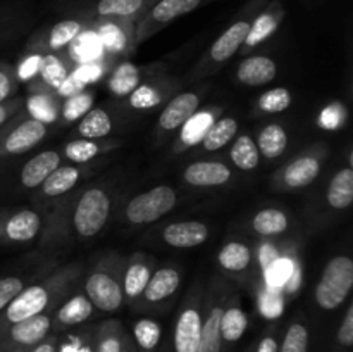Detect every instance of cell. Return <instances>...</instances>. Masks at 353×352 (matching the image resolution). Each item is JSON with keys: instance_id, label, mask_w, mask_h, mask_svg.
Here are the masks:
<instances>
[{"instance_id": "681fc988", "label": "cell", "mask_w": 353, "mask_h": 352, "mask_svg": "<svg viewBox=\"0 0 353 352\" xmlns=\"http://www.w3.org/2000/svg\"><path fill=\"white\" fill-rule=\"evenodd\" d=\"M338 340L345 347H350L353 344V306L348 307L347 314H345L343 324H341L340 331H338Z\"/></svg>"}, {"instance_id": "9a60e30c", "label": "cell", "mask_w": 353, "mask_h": 352, "mask_svg": "<svg viewBox=\"0 0 353 352\" xmlns=\"http://www.w3.org/2000/svg\"><path fill=\"white\" fill-rule=\"evenodd\" d=\"M40 231V216L33 211H21L9 217L6 223V235L14 242H28Z\"/></svg>"}, {"instance_id": "30bf717a", "label": "cell", "mask_w": 353, "mask_h": 352, "mask_svg": "<svg viewBox=\"0 0 353 352\" xmlns=\"http://www.w3.org/2000/svg\"><path fill=\"white\" fill-rule=\"evenodd\" d=\"M231 173L223 162H195L185 171V179L195 186H216L223 185L230 179Z\"/></svg>"}, {"instance_id": "ab89813d", "label": "cell", "mask_w": 353, "mask_h": 352, "mask_svg": "<svg viewBox=\"0 0 353 352\" xmlns=\"http://www.w3.org/2000/svg\"><path fill=\"white\" fill-rule=\"evenodd\" d=\"M28 110L33 116V119L40 121V123H52L55 121V107L47 97L43 95H33L28 100Z\"/></svg>"}, {"instance_id": "52a82bcc", "label": "cell", "mask_w": 353, "mask_h": 352, "mask_svg": "<svg viewBox=\"0 0 353 352\" xmlns=\"http://www.w3.org/2000/svg\"><path fill=\"white\" fill-rule=\"evenodd\" d=\"M202 333V320L195 309H186L176 324V352H196Z\"/></svg>"}, {"instance_id": "f907efd6", "label": "cell", "mask_w": 353, "mask_h": 352, "mask_svg": "<svg viewBox=\"0 0 353 352\" xmlns=\"http://www.w3.org/2000/svg\"><path fill=\"white\" fill-rule=\"evenodd\" d=\"M100 68L97 64H93V62H90V64H83L81 68L76 71V76H78L79 79H81L83 83H92V81H97L100 76Z\"/></svg>"}, {"instance_id": "f1b7e54d", "label": "cell", "mask_w": 353, "mask_h": 352, "mask_svg": "<svg viewBox=\"0 0 353 352\" xmlns=\"http://www.w3.org/2000/svg\"><path fill=\"white\" fill-rule=\"evenodd\" d=\"M219 262L228 271H243L250 262V251L247 245L233 242L219 252Z\"/></svg>"}, {"instance_id": "ba28073f", "label": "cell", "mask_w": 353, "mask_h": 352, "mask_svg": "<svg viewBox=\"0 0 353 352\" xmlns=\"http://www.w3.org/2000/svg\"><path fill=\"white\" fill-rule=\"evenodd\" d=\"M45 137V124L37 119L24 121L23 124L10 131L3 141V148L9 154H23L38 144Z\"/></svg>"}, {"instance_id": "bcb514c9", "label": "cell", "mask_w": 353, "mask_h": 352, "mask_svg": "<svg viewBox=\"0 0 353 352\" xmlns=\"http://www.w3.org/2000/svg\"><path fill=\"white\" fill-rule=\"evenodd\" d=\"M21 292H23V282L19 278L9 276V278L0 280V309L9 306L10 300L19 295Z\"/></svg>"}, {"instance_id": "8992f818", "label": "cell", "mask_w": 353, "mask_h": 352, "mask_svg": "<svg viewBox=\"0 0 353 352\" xmlns=\"http://www.w3.org/2000/svg\"><path fill=\"white\" fill-rule=\"evenodd\" d=\"M205 224L199 221H183V223H172L164 230V240L172 247H196L207 240Z\"/></svg>"}, {"instance_id": "7c38bea8", "label": "cell", "mask_w": 353, "mask_h": 352, "mask_svg": "<svg viewBox=\"0 0 353 352\" xmlns=\"http://www.w3.org/2000/svg\"><path fill=\"white\" fill-rule=\"evenodd\" d=\"M276 76V62L269 57L245 59L238 68V79L245 85L261 86L272 81Z\"/></svg>"}, {"instance_id": "7a4b0ae2", "label": "cell", "mask_w": 353, "mask_h": 352, "mask_svg": "<svg viewBox=\"0 0 353 352\" xmlns=\"http://www.w3.org/2000/svg\"><path fill=\"white\" fill-rule=\"evenodd\" d=\"M176 204V192L171 186H155L141 195L134 197L128 204L126 216L131 223L145 224L154 223L159 217L168 214Z\"/></svg>"}, {"instance_id": "1f68e13d", "label": "cell", "mask_w": 353, "mask_h": 352, "mask_svg": "<svg viewBox=\"0 0 353 352\" xmlns=\"http://www.w3.org/2000/svg\"><path fill=\"white\" fill-rule=\"evenodd\" d=\"M92 314V302L86 297L76 295L59 311V321L64 324H78L90 317Z\"/></svg>"}, {"instance_id": "484cf974", "label": "cell", "mask_w": 353, "mask_h": 352, "mask_svg": "<svg viewBox=\"0 0 353 352\" xmlns=\"http://www.w3.org/2000/svg\"><path fill=\"white\" fill-rule=\"evenodd\" d=\"M247 314L238 307H231V309L223 311L221 316V337L228 342H236L241 338V335L247 330Z\"/></svg>"}, {"instance_id": "9c48e42d", "label": "cell", "mask_w": 353, "mask_h": 352, "mask_svg": "<svg viewBox=\"0 0 353 352\" xmlns=\"http://www.w3.org/2000/svg\"><path fill=\"white\" fill-rule=\"evenodd\" d=\"M199 102L200 100L195 93H181L176 99H172L164 109V113L161 114V119H159L161 128L174 130V128L183 126L196 113Z\"/></svg>"}, {"instance_id": "d4e9b609", "label": "cell", "mask_w": 353, "mask_h": 352, "mask_svg": "<svg viewBox=\"0 0 353 352\" xmlns=\"http://www.w3.org/2000/svg\"><path fill=\"white\" fill-rule=\"evenodd\" d=\"M259 157H261V152H259L257 145L247 135L238 138L234 141L233 148H231V159H233V162L240 169H245V171L257 168Z\"/></svg>"}, {"instance_id": "44dd1931", "label": "cell", "mask_w": 353, "mask_h": 352, "mask_svg": "<svg viewBox=\"0 0 353 352\" xmlns=\"http://www.w3.org/2000/svg\"><path fill=\"white\" fill-rule=\"evenodd\" d=\"M79 178L78 169L72 166H64V168H57L45 178L43 182V193L45 195H61L71 190L76 185Z\"/></svg>"}, {"instance_id": "836d02e7", "label": "cell", "mask_w": 353, "mask_h": 352, "mask_svg": "<svg viewBox=\"0 0 353 352\" xmlns=\"http://www.w3.org/2000/svg\"><path fill=\"white\" fill-rule=\"evenodd\" d=\"M276 26L278 24H276L274 17L269 16V14H262V16H259L255 19L254 24H250V30H248L247 38H245V43L248 47H255V45L264 41L268 37H271L274 33Z\"/></svg>"}, {"instance_id": "7dc6e473", "label": "cell", "mask_w": 353, "mask_h": 352, "mask_svg": "<svg viewBox=\"0 0 353 352\" xmlns=\"http://www.w3.org/2000/svg\"><path fill=\"white\" fill-rule=\"evenodd\" d=\"M292 262L290 261H274L271 266H268V280L272 286L283 285L285 282H288V278L292 276Z\"/></svg>"}, {"instance_id": "8fae6325", "label": "cell", "mask_w": 353, "mask_h": 352, "mask_svg": "<svg viewBox=\"0 0 353 352\" xmlns=\"http://www.w3.org/2000/svg\"><path fill=\"white\" fill-rule=\"evenodd\" d=\"M59 154L54 150H45L41 154H38L37 157H33L31 161L26 162V166L23 168L21 173V182L26 188H34L37 185L45 182L48 175H50L54 169L59 168Z\"/></svg>"}, {"instance_id": "ee69618b", "label": "cell", "mask_w": 353, "mask_h": 352, "mask_svg": "<svg viewBox=\"0 0 353 352\" xmlns=\"http://www.w3.org/2000/svg\"><path fill=\"white\" fill-rule=\"evenodd\" d=\"M97 35H99L100 41H102V47H105L107 50L119 52L126 45V37H124V33L116 24H105V26L100 28Z\"/></svg>"}, {"instance_id": "f35d334b", "label": "cell", "mask_w": 353, "mask_h": 352, "mask_svg": "<svg viewBox=\"0 0 353 352\" xmlns=\"http://www.w3.org/2000/svg\"><path fill=\"white\" fill-rule=\"evenodd\" d=\"M81 31V26H79L78 21H61L54 26L50 33V45L54 48L64 47L65 43L76 38Z\"/></svg>"}, {"instance_id": "f6af8a7d", "label": "cell", "mask_w": 353, "mask_h": 352, "mask_svg": "<svg viewBox=\"0 0 353 352\" xmlns=\"http://www.w3.org/2000/svg\"><path fill=\"white\" fill-rule=\"evenodd\" d=\"M130 102L134 109H150L161 104V95L152 86H138L131 92Z\"/></svg>"}, {"instance_id": "74e56055", "label": "cell", "mask_w": 353, "mask_h": 352, "mask_svg": "<svg viewBox=\"0 0 353 352\" xmlns=\"http://www.w3.org/2000/svg\"><path fill=\"white\" fill-rule=\"evenodd\" d=\"M134 337L143 349H154L161 340V326L152 320H141L134 326Z\"/></svg>"}, {"instance_id": "ffe728a7", "label": "cell", "mask_w": 353, "mask_h": 352, "mask_svg": "<svg viewBox=\"0 0 353 352\" xmlns=\"http://www.w3.org/2000/svg\"><path fill=\"white\" fill-rule=\"evenodd\" d=\"M288 145V135L279 124H269L259 135V152L268 159L279 157Z\"/></svg>"}, {"instance_id": "db71d44e", "label": "cell", "mask_w": 353, "mask_h": 352, "mask_svg": "<svg viewBox=\"0 0 353 352\" xmlns=\"http://www.w3.org/2000/svg\"><path fill=\"white\" fill-rule=\"evenodd\" d=\"M338 123V113L334 109H326L323 113V126L334 128Z\"/></svg>"}, {"instance_id": "f5cc1de1", "label": "cell", "mask_w": 353, "mask_h": 352, "mask_svg": "<svg viewBox=\"0 0 353 352\" xmlns=\"http://www.w3.org/2000/svg\"><path fill=\"white\" fill-rule=\"evenodd\" d=\"M9 93H10L9 76H7L3 71H0V104L9 97Z\"/></svg>"}, {"instance_id": "8d00e7d4", "label": "cell", "mask_w": 353, "mask_h": 352, "mask_svg": "<svg viewBox=\"0 0 353 352\" xmlns=\"http://www.w3.org/2000/svg\"><path fill=\"white\" fill-rule=\"evenodd\" d=\"M290 104H292V95L286 88L269 90L259 99V107L265 113H281L288 109Z\"/></svg>"}, {"instance_id": "5bb4252c", "label": "cell", "mask_w": 353, "mask_h": 352, "mask_svg": "<svg viewBox=\"0 0 353 352\" xmlns=\"http://www.w3.org/2000/svg\"><path fill=\"white\" fill-rule=\"evenodd\" d=\"M48 328H50V320L43 314H34V316L19 321V323H14L10 337L17 344L31 345L40 342L47 335Z\"/></svg>"}, {"instance_id": "f546056e", "label": "cell", "mask_w": 353, "mask_h": 352, "mask_svg": "<svg viewBox=\"0 0 353 352\" xmlns=\"http://www.w3.org/2000/svg\"><path fill=\"white\" fill-rule=\"evenodd\" d=\"M212 116L209 113H195L183 124L181 140L188 145H195L202 141L209 128L212 126Z\"/></svg>"}, {"instance_id": "3957f363", "label": "cell", "mask_w": 353, "mask_h": 352, "mask_svg": "<svg viewBox=\"0 0 353 352\" xmlns=\"http://www.w3.org/2000/svg\"><path fill=\"white\" fill-rule=\"evenodd\" d=\"M109 197L99 188H92L81 197L74 211V226L83 237L99 233L109 217Z\"/></svg>"}, {"instance_id": "d6a6232c", "label": "cell", "mask_w": 353, "mask_h": 352, "mask_svg": "<svg viewBox=\"0 0 353 352\" xmlns=\"http://www.w3.org/2000/svg\"><path fill=\"white\" fill-rule=\"evenodd\" d=\"M38 71H40L41 78H43L48 85L54 86V88H59L61 83L65 79V76H68L65 68L55 55H45V57H41Z\"/></svg>"}, {"instance_id": "7bdbcfd3", "label": "cell", "mask_w": 353, "mask_h": 352, "mask_svg": "<svg viewBox=\"0 0 353 352\" xmlns=\"http://www.w3.org/2000/svg\"><path fill=\"white\" fill-rule=\"evenodd\" d=\"M97 152H99V147L92 140H74L65 147V155L74 162L90 161L95 157Z\"/></svg>"}, {"instance_id": "e575fe53", "label": "cell", "mask_w": 353, "mask_h": 352, "mask_svg": "<svg viewBox=\"0 0 353 352\" xmlns=\"http://www.w3.org/2000/svg\"><path fill=\"white\" fill-rule=\"evenodd\" d=\"M143 6V0H100L97 10L102 16H131Z\"/></svg>"}, {"instance_id": "83f0119b", "label": "cell", "mask_w": 353, "mask_h": 352, "mask_svg": "<svg viewBox=\"0 0 353 352\" xmlns=\"http://www.w3.org/2000/svg\"><path fill=\"white\" fill-rule=\"evenodd\" d=\"M138 79H140L138 69L134 68L133 64H130V62H124V64H121L119 68L114 71L112 78H110L109 81V86L110 90H112L114 95L124 97L137 88Z\"/></svg>"}, {"instance_id": "6da1fadb", "label": "cell", "mask_w": 353, "mask_h": 352, "mask_svg": "<svg viewBox=\"0 0 353 352\" xmlns=\"http://www.w3.org/2000/svg\"><path fill=\"white\" fill-rule=\"evenodd\" d=\"M353 285V261L345 255L331 259L317 283L316 299L323 309H336Z\"/></svg>"}, {"instance_id": "e0dca14e", "label": "cell", "mask_w": 353, "mask_h": 352, "mask_svg": "<svg viewBox=\"0 0 353 352\" xmlns=\"http://www.w3.org/2000/svg\"><path fill=\"white\" fill-rule=\"evenodd\" d=\"M319 162L314 157H300L293 161L285 171L286 185L292 188H302V186L310 185L319 175Z\"/></svg>"}, {"instance_id": "7402d4cb", "label": "cell", "mask_w": 353, "mask_h": 352, "mask_svg": "<svg viewBox=\"0 0 353 352\" xmlns=\"http://www.w3.org/2000/svg\"><path fill=\"white\" fill-rule=\"evenodd\" d=\"M236 130L238 123L233 117H224V119L217 121V123H212L205 137L202 138L203 147L207 150H219L221 147H224L236 135Z\"/></svg>"}, {"instance_id": "816d5d0a", "label": "cell", "mask_w": 353, "mask_h": 352, "mask_svg": "<svg viewBox=\"0 0 353 352\" xmlns=\"http://www.w3.org/2000/svg\"><path fill=\"white\" fill-rule=\"evenodd\" d=\"M40 59L38 55H33V57H28L26 61L21 64L19 68V78L21 79H30L31 76L34 75V72L38 71V68H40Z\"/></svg>"}, {"instance_id": "cb8c5ba5", "label": "cell", "mask_w": 353, "mask_h": 352, "mask_svg": "<svg viewBox=\"0 0 353 352\" xmlns=\"http://www.w3.org/2000/svg\"><path fill=\"white\" fill-rule=\"evenodd\" d=\"M221 316H223V309L216 307L212 313L207 317L205 324L202 326V333H200V344L196 352H219L221 351Z\"/></svg>"}, {"instance_id": "603a6c76", "label": "cell", "mask_w": 353, "mask_h": 352, "mask_svg": "<svg viewBox=\"0 0 353 352\" xmlns=\"http://www.w3.org/2000/svg\"><path fill=\"white\" fill-rule=\"evenodd\" d=\"M112 130V123L105 110L102 109H90L88 113L83 116L81 123H79L78 131L85 138H100L105 137Z\"/></svg>"}, {"instance_id": "d590c367", "label": "cell", "mask_w": 353, "mask_h": 352, "mask_svg": "<svg viewBox=\"0 0 353 352\" xmlns=\"http://www.w3.org/2000/svg\"><path fill=\"white\" fill-rule=\"evenodd\" d=\"M148 280H150V271L147 266L143 264H133L126 273V280H124V290L130 297L140 295L147 286Z\"/></svg>"}, {"instance_id": "2e32d148", "label": "cell", "mask_w": 353, "mask_h": 352, "mask_svg": "<svg viewBox=\"0 0 353 352\" xmlns=\"http://www.w3.org/2000/svg\"><path fill=\"white\" fill-rule=\"evenodd\" d=\"M179 286V275L174 271V269H159L150 280H148L147 286H145V297L147 300H152V302H157V300L165 299L171 293L176 292V289Z\"/></svg>"}, {"instance_id": "680465c9", "label": "cell", "mask_w": 353, "mask_h": 352, "mask_svg": "<svg viewBox=\"0 0 353 352\" xmlns=\"http://www.w3.org/2000/svg\"><path fill=\"white\" fill-rule=\"evenodd\" d=\"M6 119H7V109L2 106V104H0V126H2L3 121Z\"/></svg>"}, {"instance_id": "d6986e66", "label": "cell", "mask_w": 353, "mask_h": 352, "mask_svg": "<svg viewBox=\"0 0 353 352\" xmlns=\"http://www.w3.org/2000/svg\"><path fill=\"white\" fill-rule=\"evenodd\" d=\"M69 43H71V57L81 64H90L102 55V41L97 33L85 31L72 38Z\"/></svg>"}, {"instance_id": "11a10c76", "label": "cell", "mask_w": 353, "mask_h": 352, "mask_svg": "<svg viewBox=\"0 0 353 352\" xmlns=\"http://www.w3.org/2000/svg\"><path fill=\"white\" fill-rule=\"evenodd\" d=\"M99 352H121V344L116 338H107L102 342Z\"/></svg>"}, {"instance_id": "5b68a950", "label": "cell", "mask_w": 353, "mask_h": 352, "mask_svg": "<svg viewBox=\"0 0 353 352\" xmlns=\"http://www.w3.org/2000/svg\"><path fill=\"white\" fill-rule=\"evenodd\" d=\"M48 295L41 286H31V289L23 290L17 297H14L9 302L6 311V316L10 323H19L26 317L40 314L47 306Z\"/></svg>"}, {"instance_id": "b9f144b4", "label": "cell", "mask_w": 353, "mask_h": 352, "mask_svg": "<svg viewBox=\"0 0 353 352\" xmlns=\"http://www.w3.org/2000/svg\"><path fill=\"white\" fill-rule=\"evenodd\" d=\"M93 99L88 93H78L74 97H69V100L64 106V117L68 121H74L78 117L85 116L90 109H92Z\"/></svg>"}, {"instance_id": "9f6ffc18", "label": "cell", "mask_w": 353, "mask_h": 352, "mask_svg": "<svg viewBox=\"0 0 353 352\" xmlns=\"http://www.w3.org/2000/svg\"><path fill=\"white\" fill-rule=\"evenodd\" d=\"M278 351V344H276L274 338H264L261 342V347H259V352H276Z\"/></svg>"}, {"instance_id": "4316f807", "label": "cell", "mask_w": 353, "mask_h": 352, "mask_svg": "<svg viewBox=\"0 0 353 352\" xmlns=\"http://www.w3.org/2000/svg\"><path fill=\"white\" fill-rule=\"evenodd\" d=\"M202 0H161L152 10V16L161 23L176 19V17L188 14L199 7Z\"/></svg>"}, {"instance_id": "ac0fdd59", "label": "cell", "mask_w": 353, "mask_h": 352, "mask_svg": "<svg viewBox=\"0 0 353 352\" xmlns=\"http://www.w3.org/2000/svg\"><path fill=\"white\" fill-rule=\"evenodd\" d=\"M353 200V171L350 168L341 169L336 173L330 185V192H327V202L334 207V209H345L352 204Z\"/></svg>"}, {"instance_id": "c3c4849f", "label": "cell", "mask_w": 353, "mask_h": 352, "mask_svg": "<svg viewBox=\"0 0 353 352\" xmlns=\"http://www.w3.org/2000/svg\"><path fill=\"white\" fill-rule=\"evenodd\" d=\"M85 86L86 85L78 78V76H76V72H72V75L65 76V79L61 83V86L57 88V92H59V95H62V97H74V95H78V93H81Z\"/></svg>"}, {"instance_id": "4fadbf2b", "label": "cell", "mask_w": 353, "mask_h": 352, "mask_svg": "<svg viewBox=\"0 0 353 352\" xmlns=\"http://www.w3.org/2000/svg\"><path fill=\"white\" fill-rule=\"evenodd\" d=\"M248 30H250V24L245 23V21H240V23H234L230 30L224 31L217 38L216 43L212 45V48H210V55H212L214 61H228L240 48V45L245 43Z\"/></svg>"}, {"instance_id": "60d3db41", "label": "cell", "mask_w": 353, "mask_h": 352, "mask_svg": "<svg viewBox=\"0 0 353 352\" xmlns=\"http://www.w3.org/2000/svg\"><path fill=\"white\" fill-rule=\"evenodd\" d=\"M309 345V333L302 324H292L283 342L281 352H307Z\"/></svg>"}, {"instance_id": "4dcf8cb0", "label": "cell", "mask_w": 353, "mask_h": 352, "mask_svg": "<svg viewBox=\"0 0 353 352\" xmlns=\"http://www.w3.org/2000/svg\"><path fill=\"white\" fill-rule=\"evenodd\" d=\"M286 226H288V219L285 213L278 209H264L254 217L255 231L262 235H278L285 231Z\"/></svg>"}, {"instance_id": "277c9868", "label": "cell", "mask_w": 353, "mask_h": 352, "mask_svg": "<svg viewBox=\"0 0 353 352\" xmlns=\"http://www.w3.org/2000/svg\"><path fill=\"white\" fill-rule=\"evenodd\" d=\"M86 293L88 300L100 311H116L123 302V292L116 280L110 278L105 273H95L86 282Z\"/></svg>"}, {"instance_id": "6f0895ef", "label": "cell", "mask_w": 353, "mask_h": 352, "mask_svg": "<svg viewBox=\"0 0 353 352\" xmlns=\"http://www.w3.org/2000/svg\"><path fill=\"white\" fill-rule=\"evenodd\" d=\"M33 352H55V351L50 344H43V345H40V347L34 349Z\"/></svg>"}]
</instances>
